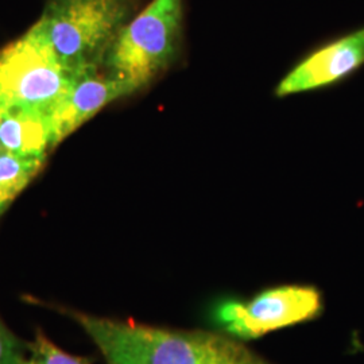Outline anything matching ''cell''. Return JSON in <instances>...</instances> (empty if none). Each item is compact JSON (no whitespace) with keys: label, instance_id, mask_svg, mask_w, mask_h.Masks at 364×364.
Here are the masks:
<instances>
[{"label":"cell","instance_id":"ba28073f","mask_svg":"<svg viewBox=\"0 0 364 364\" xmlns=\"http://www.w3.org/2000/svg\"><path fill=\"white\" fill-rule=\"evenodd\" d=\"M0 144L19 156H46L52 149L50 117L33 111H0Z\"/></svg>","mask_w":364,"mask_h":364},{"label":"cell","instance_id":"277c9868","mask_svg":"<svg viewBox=\"0 0 364 364\" xmlns=\"http://www.w3.org/2000/svg\"><path fill=\"white\" fill-rule=\"evenodd\" d=\"M77 77L28 28L0 50V111L23 109L50 117Z\"/></svg>","mask_w":364,"mask_h":364},{"label":"cell","instance_id":"8992f818","mask_svg":"<svg viewBox=\"0 0 364 364\" xmlns=\"http://www.w3.org/2000/svg\"><path fill=\"white\" fill-rule=\"evenodd\" d=\"M364 65V26L328 42L294 66L275 88L278 97L338 84Z\"/></svg>","mask_w":364,"mask_h":364},{"label":"cell","instance_id":"9c48e42d","mask_svg":"<svg viewBox=\"0 0 364 364\" xmlns=\"http://www.w3.org/2000/svg\"><path fill=\"white\" fill-rule=\"evenodd\" d=\"M46 156L0 153V215L43 168Z\"/></svg>","mask_w":364,"mask_h":364},{"label":"cell","instance_id":"7c38bea8","mask_svg":"<svg viewBox=\"0 0 364 364\" xmlns=\"http://www.w3.org/2000/svg\"><path fill=\"white\" fill-rule=\"evenodd\" d=\"M1 151H3V147H1V144H0V153H1Z\"/></svg>","mask_w":364,"mask_h":364},{"label":"cell","instance_id":"52a82bcc","mask_svg":"<svg viewBox=\"0 0 364 364\" xmlns=\"http://www.w3.org/2000/svg\"><path fill=\"white\" fill-rule=\"evenodd\" d=\"M92 70L78 76L64 100L50 117L52 149L95 117L105 105L139 91L126 78Z\"/></svg>","mask_w":364,"mask_h":364},{"label":"cell","instance_id":"5b68a950","mask_svg":"<svg viewBox=\"0 0 364 364\" xmlns=\"http://www.w3.org/2000/svg\"><path fill=\"white\" fill-rule=\"evenodd\" d=\"M321 312L323 297L316 287L285 285L264 290L248 302L225 301L216 317L230 336L251 340L313 320Z\"/></svg>","mask_w":364,"mask_h":364},{"label":"cell","instance_id":"7a4b0ae2","mask_svg":"<svg viewBox=\"0 0 364 364\" xmlns=\"http://www.w3.org/2000/svg\"><path fill=\"white\" fill-rule=\"evenodd\" d=\"M134 11V0H48L30 30L73 72L103 69L117 33Z\"/></svg>","mask_w":364,"mask_h":364},{"label":"cell","instance_id":"30bf717a","mask_svg":"<svg viewBox=\"0 0 364 364\" xmlns=\"http://www.w3.org/2000/svg\"><path fill=\"white\" fill-rule=\"evenodd\" d=\"M31 352V364H90L87 360L69 355L54 346L43 333H37L34 341L28 346Z\"/></svg>","mask_w":364,"mask_h":364},{"label":"cell","instance_id":"3957f363","mask_svg":"<svg viewBox=\"0 0 364 364\" xmlns=\"http://www.w3.org/2000/svg\"><path fill=\"white\" fill-rule=\"evenodd\" d=\"M182 23L183 0H151L117 33L103 69L142 90L178 58Z\"/></svg>","mask_w":364,"mask_h":364},{"label":"cell","instance_id":"8fae6325","mask_svg":"<svg viewBox=\"0 0 364 364\" xmlns=\"http://www.w3.org/2000/svg\"><path fill=\"white\" fill-rule=\"evenodd\" d=\"M26 347L0 318V364H25Z\"/></svg>","mask_w":364,"mask_h":364},{"label":"cell","instance_id":"6da1fadb","mask_svg":"<svg viewBox=\"0 0 364 364\" xmlns=\"http://www.w3.org/2000/svg\"><path fill=\"white\" fill-rule=\"evenodd\" d=\"M108 364H272L239 338L72 313Z\"/></svg>","mask_w":364,"mask_h":364},{"label":"cell","instance_id":"4fadbf2b","mask_svg":"<svg viewBox=\"0 0 364 364\" xmlns=\"http://www.w3.org/2000/svg\"><path fill=\"white\" fill-rule=\"evenodd\" d=\"M25 364H31V362H30V360H26V362H25Z\"/></svg>","mask_w":364,"mask_h":364}]
</instances>
